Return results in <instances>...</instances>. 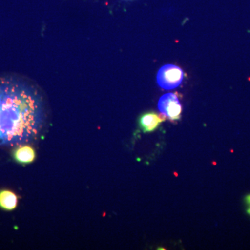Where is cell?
<instances>
[{
  "label": "cell",
  "instance_id": "obj_6",
  "mask_svg": "<svg viewBox=\"0 0 250 250\" xmlns=\"http://www.w3.org/2000/svg\"><path fill=\"white\" fill-rule=\"evenodd\" d=\"M18 198L16 194L9 190L0 192V207L5 210H13L17 207Z\"/></svg>",
  "mask_w": 250,
  "mask_h": 250
},
{
  "label": "cell",
  "instance_id": "obj_7",
  "mask_svg": "<svg viewBox=\"0 0 250 250\" xmlns=\"http://www.w3.org/2000/svg\"><path fill=\"white\" fill-rule=\"evenodd\" d=\"M246 205L248 206V209H247V213L250 215V195H248L246 198Z\"/></svg>",
  "mask_w": 250,
  "mask_h": 250
},
{
  "label": "cell",
  "instance_id": "obj_4",
  "mask_svg": "<svg viewBox=\"0 0 250 250\" xmlns=\"http://www.w3.org/2000/svg\"><path fill=\"white\" fill-rule=\"evenodd\" d=\"M164 119L155 113L150 112L142 115L139 119V124L144 132H151L157 129Z\"/></svg>",
  "mask_w": 250,
  "mask_h": 250
},
{
  "label": "cell",
  "instance_id": "obj_3",
  "mask_svg": "<svg viewBox=\"0 0 250 250\" xmlns=\"http://www.w3.org/2000/svg\"><path fill=\"white\" fill-rule=\"evenodd\" d=\"M158 108L161 114L172 121L178 120L182 111L178 97L174 93H167L163 95L159 99Z\"/></svg>",
  "mask_w": 250,
  "mask_h": 250
},
{
  "label": "cell",
  "instance_id": "obj_5",
  "mask_svg": "<svg viewBox=\"0 0 250 250\" xmlns=\"http://www.w3.org/2000/svg\"><path fill=\"white\" fill-rule=\"evenodd\" d=\"M15 159L20 164H27L35 159L36 153L34 149L29 146H22L16 149L14 152Z\"/></svg>",
  "mask_w": 250,
  "mask_h": 250
},
{
  "label": "cell",
  "instance_id": "obj_2",
  "mask_svg": "<svg viewBox=\"0 0 250 250\" xmlns=\"http://www.w3.org/2000/svg\"><path fill=\"white\" fill-rule=\"evenodd\" d=\"M183 80V70L174 65H166L161 67L156 75L158 84L165 90H172L177 88Z\"/></svg>",
  "mask_w": 250,
  "mask_h": 250
},
{
  "label": "cell",
  "instance_id": "obj_1",
  "mask_svg": "<svg viewBox=\"0 0 250 250\" xmlns=\"http://www.w3.org/2000/svg\"><path fill=\"white\" fill-rule=\"evenodd\" d=\"M45 120L39 93L22 81L0 80V146H18L39 134Z\"/></svg>",
  "mask_w": 250,
  "mask_h": 250
}]
</instances>
